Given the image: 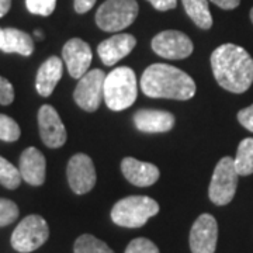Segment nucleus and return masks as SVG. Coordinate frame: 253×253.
Instances as JSON below:
<instances>
[{
  "label": "nucleus",
  "mask_w": 253,
  "mask_h": 253,
  "mask_svg": "<svg viewBox=\"0 0 253 253\" xmlns=\"http://www.w3.org/2000/svg\"><path fill=\"white\" fill-rule=\"evenodd\" d=\"M134 124L139 131L148 134L168 132L174 126V116L161 110H139L134 114Z\"/></svg>",
  "instance_id": "f3484780"
},
{
  "label": "nucleus",
  "mask_w": 253,
  "mask_h": 253,
  "mask_svg": "<svg viewBox=\"0 0 253 253\" xmlns=\"http://www.w3.org/2000/svg\"><path fill=\"white\" fill-rule=\"evenodd\" d=\"M238 121L241 123V126L253 132V104L238 113Z\"/></svg>",
  "instance_id": "c85d7f7f"
},
{
  "label": "nucleus",
  "mask_w": 253,
  "mask_h": 253,
  "mask_svg": "<svg viewBox=\"0 0 253 253\" xmlns=\"http://www.w3.org/2000/svg\"><path fill=\"white\" fill-rule=\"evenodd\" d=\"M63 72V62L58 56H49L38 69L36 79V89L40 96L48 97L55 90Z\"/></svg>",
  "instance_id": "a211bd4d"
},
{
  "label": "nucleus",
  "mask_w": 253,
  "mask_h": 253,
  "mask_svg": "<svg viewBox=\"0 0 253 253\" xmlns=\"http://www.w3.org/2000/svg\"><path fill=\"white\" fill-rule=\"evenodd\" d=\"M49 236V228L46 221L40 215H28L18 224L11 235V246L20 253H30L37 251L45 244Z\"/></svg>",
  "instance_id": "423d86ee"
},
{
  "label": "nucleus",
  "mask_w": 253,
  "mask_h": 253,
  "mask_svg": "<svg viewBox=\"0 0 253 253\" xmlns=\"http://www.w3.org/2000/svg\"><path fill=\"white\" fill-rule=\"evenodd\" d=\"M21 179V173L17 168L7 159L0 156V184L6 189L14 190L20 186Z\"/></svg>",
  "instance_id": "5701e85b"
},
{
  "label": "nucleus",
  "mask_w": 253,
  "mask_h": 253,
  "mask_svg": "<svg viewBox=\"0 0 253 253\" xmlns=\"http://www.w3.org/2000/svg\"><path fill=\"white\" fill-rule=\"evenodd\" d=\"M20 126L9 116L0 114V139L6 142H14L20 138Z\"/></svg>",
  "instance_id": "b1692460"
},
{
  "label": "nucleus",
  "mask_w": 253,
  "mask_h": 253,
  "mask_svg": "<svg viewBox=\"0 0 253 253\" xmlns=\"http://www.w3.org/2000/svg\"><path fill=\"white\" fill-rule=\"evenodd\" d=\"M238 176L232 158L225 156L217 163L208 189V197L215 206H226L232 201L236 193Z\"/></svg>",
  "instance_id": "0eeeda50"
},
{
  "label": "nucleus",
  "mask_w": 253,
  "mask_h": 253,
  "mask_svg": "<svg viewBox=\"0 0 253 253\" xmlns=\"http://www.w3.org/2000/svg\"><path fill=\"white\" fill-rule=\"evenodd\" d=\"M251 20H252V23H253V9L251 10Z\"/></svg>",
  "instance_id": "f704fd0d"
},
{
  "label": "nucleus",
  "mask_w": 253,
  "mask_h": 253,
  "mask_svg": "<svg viewBox=\"0 0 253 253\" xmlns=\"http://www.w3.org/2000/svg\"><path fill=\"white\" fill-rule=\"evenodd\" d=\"M138 84L135 72L128 66H120L106 75L104 101L113 111H121L131 107L136 100Z\"/></svg>",
  "instance_id": "7ed1b4c3"
},
{
  "label": "nucleus",
  "mask_w": 253,
  "mask_h": 253,
  "mask_svg": "<svg viewBox=\"0 0 253 253\" xmlns=\"http://www.w3.org/2000/svg\"><path fill=\"white\" fill-rule=\"evenodd\" d=\"M184 10L193 23L203 30H208L212 26V16L210 13L208 0H181Z\"/></svg>",
  "instance_id": "aec40b11"
},
{
  "label": "nucleus",
  "mask_w": 253,
  "mask_h": 253,
  "mask_svg": "<svg viewBox=\"0 0 253 253\" xmlns=\"http://www.w3.org/2000/svg\"><path fill=\"white\" fill-rule=\"evenodd\" d=\"M155 9L159 10V11H168V10H172L176 7L177 4V0H148Z\"/></svg>",
  "instance_id": "c756f323"
},
{
  "label": "nucleus",
  "mask_w": 253,
  "mask_h": 253,
  "mask_svg": "<svg viewBox=\"0 0 253 253\" xmlns=\"http://www.w3.org/2000/svg\"><path fill=\"white\" fill-rule=\"evenodd\" d=\"M94 3H96V0H75V10L79 14L87 13L94 6Z\"/></svg>",
  "instance_id": "7c9ffc66"
},
{
  "label": "nucleus",
  "mask_w": 253,
  "mask_h": 253,
  "mask_svg": "<svg viewBox=\"0 0 253 253\" xmlns=\"http://www.w3.org/2000/svg\"><path fill=\"white\" fill-rule=\"evenodd\" d=\"M235 169L239 176H249L253 173V138H245L241 141L234 159Z\"/></svg>",
  "instance_id": "412c9836"
},
{
  "label": "nucleus",
  "mask_w": 253,
  "mask_h": 253,
  "mask_svg": "<svg viewBox=\"0 0 253 253\" xmlns=\"http://www.w3.org/2000/svg\"><path fill=\"white\" fill-rule=\"evenodd\" d=\"M211 68L218 84L231 93H245L252 86L253 59L242 46H218L211 55Z\"/></svg>",
  "instance_id": "f257e3e1"
},
{
  "label": "nucleus",
  "mask_w": 253,
  "mask_h": 253,
  "mask_svg": "<svg viewBox=\"0 0 253 253\" xmlns=\"http://www.w3.org/2000/svg\"><path fill=\"white\" fill-rule=\"evenodd\" d=\"M159 212V204L146 196H129L120 200L111 210L114 224L124 228H141Z\"/></svg>",
  "instance_id": "20e7f679"
},
{
  "label": "nucleus",
  "mask_w": 253,
  "mask_h": 253,
  "mask_svg": "<svg viewBox=\"0 0 253 253\" xmlns=\"http://www.w3.org/2000/svg\"><path fill=\"white\" fill-rule=\"evenodd\" d=\"M218 224L210 214H201L190 231L191 253H214L217 249Z\"/></svg>",
  "instance_id": "9d476101"
},
{
  "label": "nucleus",
  "mask_w": 253,
  "mask_h": 253,
  "mask_svg": "<svg viewBox=\"0 0 253 253\" xmlns=\"http://www.w3.org/2000/svg\"><path fill=\"white\" fill-rule=\"evenodd\" d=\"M126 253H159V249L152 241L146 238H136L126 246Z\"/></svg>",
  "instance_id": "bb28decb"
},
{
  "label": "nucleus",
  "mask_w": 253,
  "mask_h": 253,
  "mask_svg": "<svg viewBox=\"0 0 253 253\" xmlns=\"http://www.w3.org/2000/svg\"><path fill=\"white\" fill-rule=\"evenodd\" d=\"M27 10L37 16H51L54 13L56 0H26Z\"/></svg>",
  "instance_id": "a878e982"
},
{
  "label": "nucleus",
  "mask_w": 253,
  "mask_h": 253,
  "mask_svg": "<svg viewBox=\"0 0 253 253\" xmlns=\"http://www.w3.org/2000/svg\"><path fill=\"white\" fill-rule=\"evenodd\" d=\"M62 58L71 76L75 79H81L84 73L89 72L93 54L87 42L81 38H72L63 45Z\"/></svg>",
  "instance_id": "ddd939ff"
},
{
  "label": "nucleus",
  "mask_w": 253,
  "mask_h": 253,
  "mask_svg": "<svg viewBox=\"0 0 253 253\" xmlns=\"http://www.w3.org/2000/svg\"><path fill=\"white\" fill-rule=\"evenodd\" d=\"M68 181L76 194L89 193L96 184V169L91 158L84 154H76L68 163Z\"/></svg>",
  "instance_id": "9b49d317"
},
{
  "label": "nucleus",
  "mask_w": 253,
  "mask_h": 253,
  "mask_svg": "<svg viewBox=\"0 0 253 253\" xmlns=\"http://www.w3.org/2000/svg\"><path fill=\"white\" fill-rule=\"evenodd\" d=\"M210 1H212L214 4H217L218 7L224 10L236 9L241 3V0H210Z\"/></svg>",
  "instance_id": "2f4dec72"
},
{
  "label": "nucleus",
  "mask_w": 253,
  "mask_h": 253,
  "mask_svg": "<svg viewBox=\"0 0 253 253\" xmlns=\"http://www.w3.org/2000/svg\"><path fill=\"white\" fill-rule=\"evenodd\" d=\"M73 251L75 253H114L103 241L89 234H84L76 239Z\"/></svg>",
  "instance_id": "4be33fe9"
},
{
  "label": "nucleus",
  "mask_w": 253,
  "mask_h": 253,
  "mask_svg": "<svg viewBox=\"0 0 253 253\" xmlns=\"http://www.w3.org/2000/svg\"><path fill=\"white\" fill-rule=\"evenodd\" d=\"M138 16L135 0H106L96 13V23L103 31L117 33L129 27Z\"/></svg>",
  "instance_id": "39448f33"
},
{
  "label": "nucleus",
  "mask_w": 253,
  "mask_h": 253,
  "mask_svg": "<svg viewBox=\"0 0 253 253\" xmlns=\"http://www.w3.org/2000/svg\"><path fill=\"white\" fill-rule=\"evenodd\" d=\"M14 100V89L13 84L7 79L0 76V104L9 106Z\"/></svg>",
  "instance_id": "cd10ccee"
},
{
  "label": "nucleus",
  "mask_w": 253,
  "mask_h": 253,
  "mask_svg": "<svg viewBox=\"0 0 253 253\" xmlns=\"http://www.w3.org/2000/svg\"><path fill=\"white\" fill-rule=\"evenodd\" d=\"M38 128L42 142L48 148H61L66 142V128L58 111L49 106L44 104L38 111Z\"/></svg>",
  "instance_id": "f8f14e48"
},
{
  "label": "nucleus",
  "mask_w": 253,
  "mask_h": 253,
  "mask_svg": "<svg viewBox=\"0 0 253 253\" xmlns=\"http://www.w3.org/2000/svg\"><path fill=\"white\" fill-rule=\"evenodd\" d=\"M17 204L11 200L0 199V226L13 224L18 218Z\"/></svg>",
  "instance_id": "393cba45"
},
{
  "label": "nucleus",
  "mask_w": 253,
  "mask_h": 253,
  "mask_svg": "<svg viewBox=\"0 0 253 253\" xmlns=\"http://www.w3.org/2000/svg\"><path fill=\"white\" fill-rule=\"evenodd\" d=\"M23 180H26L31 186H41L45 181L46 161L45 156L37 148L30 146L23 151L20 156V168Z\"/></svg>",
  "instance_id": "2eb2a0df"
},
{
  "label": "nucleus",
  "mask_w": 253,
  "mask_h": 253,
  "mask_svg": "<svg viewBox=\"0 0 253 253\" xmlns=\"http://www.w3.org/2000/svg\"><path fill=\"white\" fill-rule=\"evenodd\" d=\"M135 37L123 33V34L113 36L111 38H107L103 42H100L97 52H99L101 62L107 66H113L123 58H126V55L135 48Z\"/></svg>",
  "instance_id": "4468645a"
},
{
  "label": "nucleus",
  "mask_w": 253,
  "mask_h": 253,
  "mask_svg": "<svg viewBox=\"0 0 253 253\" xmlns=\"http://www.w3.org/2000/svg\"><path fill=\"white\" fill-rule=\"evenodd\" d=\"M141 90L154 99L189 100L196 94V83L186 72L166 63H155L145 69Z\"/></svg>",
  "instance_id": "f03ea898"
},
{
  "label": "nucleus",
  "mask_w": 253,
  "mask_h": 253,
  "mask_svg": "<svg viewBox=\"0 0 253 253\" xmlns=\"http://www.w3.org/2000/svg\"><path fill=\"white\" fill-rule=\"evenodd\" d=\"M0 51L6 54H20L23 56H30L34 52L33 37L17 28H1Z\"/></svg>",
  "instance_id": "6ab92c4d"
},
{
  "label": "nucleus",
  "mask_w": 253,
  "mask_h": 253,
  "mask_svg": "<svg viewBox=\"0 0 253 253\" xmlns=\"http://www.w3.org/2000/svg\"><path fill=\"white\" fill-rule=\"evenodd\" d=\"M106 75L100 69H93L82 76L78 86L73 91V99L76 104L84 111L93 113L99 109L100 103L104 97V81Z\"/></svg>",
  "instance_id": "6e6552de"
},
{
  "label": "nucleus",
  "mask_w": 253,
  "mask_h": 253,
  "mask_svg": "<svg viewBox=\"0 0 253 253\" xmlns=\"http://www.w3.org/2000/svg\"><path fill=\"white\" fill-rule=\"evenodd\" d=\"M0 33H1V28H0Z\"/></svg>",
  "instance_id": "c9c22d12"
},
{
  "label": "nucleus",
  "mask_w": 253,
  "mask_h": 253,
  "mask_svg": "<svg viewBox=\"0 0 253 253\" xmlns=\"http://www.w3.org/2000/svg\"><path fill=\"white\" fill-rule=\"evenodd\" d=\"M11 7V0H0V18L6 16Z\"/></svg>",
  "instance_id": "473e14b6"
},
{
  "label": "nucleus",
  "mask_w": 253,
  "mask_h": 253,
  "mask_svg": "<svg viewBox=\"0 0 253 253\" xmlns=\"http://www.w3.org/2000/svg\"><path fill=\"white\" fill-rule=\"evenodd\" d=\"M121 170L126 180L138 187H149L159 179V169L155 165L141 162L134 158L123 159Z\"/></svg>",
  "instance_id": "dca6fc26"
},
{
  "label": "nucleus",
  "mask_w": 253,
  "mask_h": 253,
  "mask_svg": "<svg viewBox=\"0 0 253 253\" xmlns=\"http://www.w3.org/2000/svg\"><path fill=\"white\" fill-rule=\"evenodd\" d=\"M193 42L181 31L168 30L162 31L152 40L155 54L165 59H184L193 54Z\"/></svg>",
  "instance_id": "1a4fd4ad"
},
{
  "label": "nucleus",
  "mask_w": 253,
  "mask_h": 253,
  "mask_svg": "<svg viewBox=\"0 0 253 253\" xmlns=\"http://www.w3.org/2000/svg\"><path fill=\"white\" fill-rule=\"evenodd\" d=\"M34 36H36L37 38H40V40H42V38H44V34H42L41 31H38V30H37L36 33H34Z\"/></svg>",
  "instance_id": "72a5a7b5"
}]
</instances>
